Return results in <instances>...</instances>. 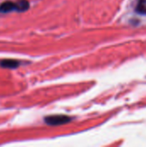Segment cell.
I'll use <instances>...</instances> for the list:
<instances>
[{"instance_id": "1", "label": "cell", "mask_w": 146, "mask_h": 147, "mask_svg": "<svg viewBox=\"0 0 146 147\" xmlns=\"http://www.w3.org/2000/svg\"><path fill=\"white\" fill-rule=\"evenodd\" d=\"M71 121V118L65 115H52L45 118V122L50 126H59L65 124Z\"/></svg>"}, {"instance_id": "2", "label": "cell", "mask_w": 146, "mask_h": 147, "mask_svg": "<svg viewBox=\"0 0 146 147\" xmlns=\"http://www.w3.org/2000/svg\"><path fill=\"white\" fill-rule=\"evenodd\" d=\"M11 11H17V3L16 2L6 1L0 4V13H9Z\"/></svg>"}, {"instance_id": "3", "label": "cell", "mask_w": 146, "mask_h": 147, "mask_svg": "<svg viewBox=\"0 0 146 147\" xmlns=\"http://www.w3.org/2000/svg\"><path fill=\"white\" fill-rule=\"evenodd\" d=\"M20 65V62L16 59H3L0 61V66L3 68H9V69H15Z\"/></svg>"}, {"instance_id": "4", "label": "cell", "mask_w": 146, "mask_h": 147, "mask_svg": "<svg viewBox=\"0 0 146 147\" xmlns=\"http://www.w3.org/2000/svg\"><path fill=\"white\" fill-rule=\"evenodd\" d=\"M17 3V12H24L28 9L29 3L28 0H18Z\"/></svg>"}, {"instance_id": "5", "label": "cell", "mask_w": 146, "mask_h": 147, "mask_svg": "<svg viewBox=\"0 0 146 147\" xmlns=\"http://www.w3.org/2000/svg\"><path fill=\"white\" fill-rule=\"evenodd\" d=\"M135 9L141 15H146V0H138Z\"/></svg>"}]
</instances>
